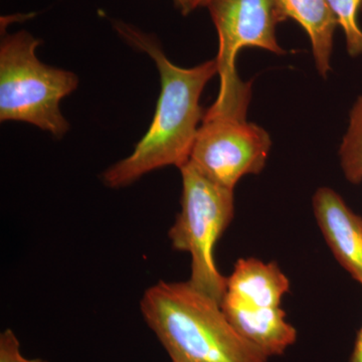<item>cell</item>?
I'll list each match as a JSON object with an SVG mask.
<instances>
[{
	"label": "cell",
	"instance_id": "8992f818",
	"mask_svg": "<svg viewBox=\"0 0 362 362\" xmlns=\"http://www.w3.org/2000/svg\"><path fill=\"white\" fill-rule=\"evenodd\" d=\"M270 135L246 119L204 118L189 161L209 180L233 189L247 175L265 168Z\"/></svg>",
	"mask_w": 362,
	"mask_h": 362
},
{
	"label": "cell",
	"instance_id": "30bf717a",
	"mask_svg": "<svg viewBox=\"0 0 362 362\" xmlns=\"http://www.w3.org/2000/svg\"><path fill=\"white\" fill-rule=\"evenodd\" d=\"M282 21L292 18L302 26L310 39L317 70L323 77L330 70L333 35L337 18L326 0H274Z\"/></svg>",
	"mask_w": 362,
	"mask_h": 362
},
{
	"label": "cell",
	"instance_id": "7c38bea8",
	"mask_svg": "<svg viewBox=\"0 0 362 362\" xmlns=\"http://www.w3.org/2000/svg\"><path fill=\"white\" fill-rule=\"evenodd\" d=\"M342 28L346 40L349 56H362V30L357 16L361 8L362 0H326Z\"/></svg>",
	"mask_w": 362,
	"mask_h": 362
},
{
	"label": "cell",
	"instance_id": "3957f363",
	"mask_svg": "<svg viewBox=\"0 0 362 362\" xmlns=\"http://www.w3.org/2000/svg\"><path fill=\"white\" fill-rule=\"evenodd\" d=\"M40 40L26 30L6 35L0 45V121H20L62 138L70 124L62 100L78 85L71 71L42 63L35 54Z\"/></svg>",
	"mask_w": 362,
	"mask_h": 362
},
{
	"label": "cell",
	"instance_id": "277c9868",
	"mask_svg": "<svg viewBox=\"0 0 362 362\" xmlns=\"http://www.w3.org/2000/svg\"><path fill=\"white\" fill-rule=\"evenodd\" d=\"M181 211L168 232L176 251L192 257L188 282L195 289L221 305L226 278L214 262V247L235 214L233 190L218 185L189 160L181 166Z\"/></svg>",
	"mask_w": 362,
	"mask_h": 362
},
{
	"label": "cell",
	"instance_id": "4fadbf2b",
	"mask_svg": "<svg viewBox=\"0 0 362 362\" xmlns=\"http://www.w3.org/2000/svg\"><path fill=\"white\" fill-rule=\"evenodd\" d=\"M21 351V343L11 329L0 334V362H28Z\"/></svg>",
	"mask_w": 362,
	"mask_h": 362
},
{
	"label": "cell",
	"instance_id": "8fae6325",
	"mask_svg": "<svg viewBox=\"0 0 362 362\" xmlns=\"http://www.w3.org/2000/svg\"><path fill=\"white\" fill-rule=\"evenodd\" d=\"M345 177L349 182H362V96L358 97L350 112L349 126L339 150Z\"/></svg>",
	"mask_w": 362,
	"mask_h": 362
},
{
	"label": "cell",
	"instance_id": "6da1fadb",
	"mask_svg": "<svg viewBox=\"0 0 362 362\" xmlns=\"http://www.w3.org/2000/svg\"><path fill=\"white\" fill-rule=\"evenodd\" d=\"M114 28L126 42L153 59L161 83L156 114L146 134L129 156L102 175L106 187L121 188L156 169L180 168L189 160L204 116L199 99L207 83L218 74V65L214 59L194 68H180L169 61L153 35L121 21H116Z\"/></svg>",
	"mask_w": 362,
	"mask_h": 362
},
{
	"label": "cell",
	"instance_id": "e0dca14e",
	"mask_svg": "<svg viewBox=\"0 0 362 362\" xmlns=\"http://www.w3.org/2000/svg\"><path fill=\"white\" fill-rule=\"evenodd\" d=\"M28 362H49V361H44V359L37 358V359H30V361H28Z\"/></svg>",
	"mask_w": 362,
	"mask_h": 362
},
{
	"label": "cell",
	"instance_id": "ac0fdd59",
	"mask_svg": "<svg viewBox=\"0 0 362 362\" xmlns=\"http://www.w3.org/2000/svg\"><path fill=\"white\" fill-rule=\"evenodd\" d=\"M361 13H362V4H361Z\"/></svg>",
	"mask_w": 362,
	"mask_h": 362
},
{
	"label": "cell",
	"instance_id": "ba28073f",
	"mask_svg": "<svg viewBox=\"0 0 362 362\" xmlns=\"http://www.w3.org/2000/svg\"><path fill=\"white\" fill-rule=\"evenodd\" d=\"M289 289V279L275 263H264L255 258L239 259L232 275L226 278V292L221 305L246 308L280 307Z\"/></svg>",
	"mask_w": 362,
	"mask_h": 362
},
{
	"label": "cell",
	"instance_id": "9a60e30c",
	"mask_svg": "<svg viewBox=\"0 0 362 362\" xmlns=\"http://www.w3.org/2000/svg\"><path fill=\"white\" fill-rule=\"evenodd\" d=\"M175 6L180 9L181 13L187 16V14L192 13L194 11V6H192V0H175Z\"/></svg>",
	"mask_w": 362,
	"mask_h": 362
},
{
	"label": "cell",
	"instance_id": "5bb4252c",
	"mask_svg": "<svg viewBox=\"0 0 362 362\" xmlns=\"http://www.w3.org/2000/svg\"><path fill=\"white\" fill-rule=\"evenodd\" d=\"M349 362H362V326L357 333L356 343Z\"/></svg>",
	"mask_w": 362,
	"mask_h": 362
},
{
	"label": "cell",
	"instance_id": "5b68a950",
	"mask_svg": "<svg viewBox=\"0 0 362 362\" xmlns=\"http://www.w3.org/2000/svg\"><path fill=\"white\" fill-rule=\"evenodd\" d=\"M207 7L218 35L216 61L220 90L204 117L247 119L252 82L240 78L235 68L238 54L247 47L285 54L276 39V25L282 20L274 0H211Z\"/></svg>",
	"mask_w": 362,
	"mask_h": 362
},
{
	"label": "cell",
	"instance_id": "2e32d148",
	"mask_svg": "<svg viewBox=\"0 0 362 362\" xmlns=\"http://www.w3.org/2000/svg\"><path fill=\"white\" fill-rule=\"evenodd\" d=\"M211 1V0H192V6L194 9L197 7L207 6Z\"/></svg>",
	"mask_w": 362,
	"mask_h": 362
},
{
	"label": "cell",
	"instance_id": "52a82bcc",
	"mask_svg": "<svg viewBox=\"0 0 362 362\" xmlns=\"http://www.w3.org/2000/svg\"><path fill=\"white\" fill-rule=\"evenodd\" d=\"M319 228L342 268L362 285V218L329 187H320L312 199Z\"/></svg>",
	"mask_w": 362,
	"mask_h": 362
},
{
	"label": "cell",
	"instance_id": "7a4b0ae2",
	"mask_svg": "<svg viewBox=\"0 0 362 362\" xmlns=\"http://www.w3.org/2000/svg\"><path fill=\"white\" fill-rule=\"evenodd\" d=\"M140 310L173 362H268L235 330L221 304L188 281L151 286Z\"/></svg>",
	"mask_w": 362,
	"mask_h": 362
},
{
	"label": "cell",
	"instance_id": "9c48e42d",
	"mask_svg": "<svg viewBox=\"0 0 362 362\" xmlns=\"http://www.w3.org/2000/svg\"><path fill=\"white\" fill-rule=\"evenodd\" d=\"M221 306L235 330L268 358L283 356L296 342V328L286 320L285 311L281 307Z\"/></svg>",
	"mask_w": 362,
	"mask_h": 362
}]
</instances>
